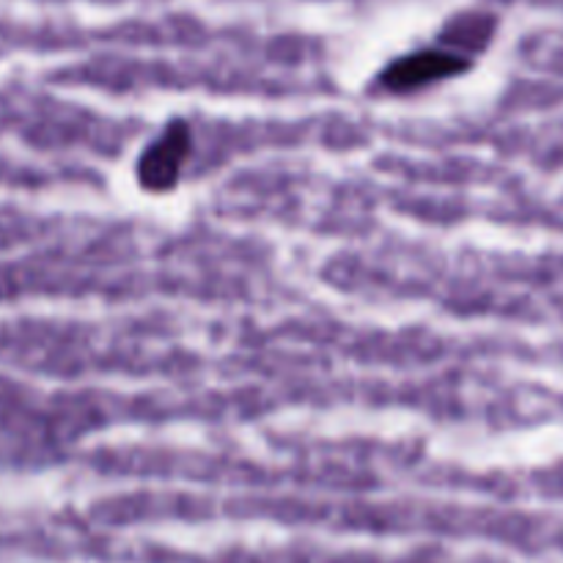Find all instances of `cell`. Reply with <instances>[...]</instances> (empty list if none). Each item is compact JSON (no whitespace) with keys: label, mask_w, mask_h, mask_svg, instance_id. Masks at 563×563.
<instances>
[{"label":"cell","mask_w":563,"mask_h":563,"mask_svg":"<svg viewBox=\"0 0 563 563\" xmlns=\"http://www.w3.org/2000/svg\"><path fill=\"white\" fill-rule=\"evenodd\" d=\"M187 154H190V130H187L181 121H174V124L165 126L163 135L141 154V163H137V181H141L143 190H174Z\"/></svg>","instance_id":"obj_2"},{"label":"cell","mask_w":563,"mask_h":563,"mask_svg":"<svg viewBox=\"0 0 563 563\" xmlns=\"http://www.w3.org/2000/svg\"><path fill=\"white\" fill-rule=\"evenodd\" d=\"M495 31V20L489 14H460L445 25L443 44L456 49L460 55L471 58L473 53L484 49L489 44V36Z\"/></svg>","instance_id":"obj_3"},{"label":"cell","mask_w":563,"mask_h":563,"mask_svg":"<svg viewBox=\"0 0 563 563\" xmlns=\"http://www.w3.org/2000/svg\"><path fill=\"white\" fill-rule=\"evenodd\" d=\"M471 66V58L460 55L451 47H427L418 53L401 55L388 69L383 71L379 82L394 93L421 91L432 82L449 80V77L462 75Z\"/></svg>","instance_id":"obj_1"}]
</instances>
